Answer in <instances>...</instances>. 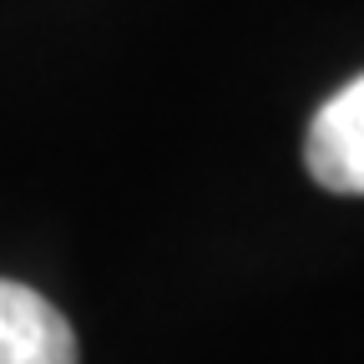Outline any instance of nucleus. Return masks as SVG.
<instances>
[{"label": "nucleus", "instance_id": "f257e3e1", "mask_svg": "<svg viewBox=\"0 0 364 364\" xmlns=\"http://www.w3.org/2000/svg\"><path fill=\"white\" fill-rule=\"evenodd\" d=\"M304 162L318 188L364 198V76H354L318 107V117L309 122Z\"/></svg>", "mask_w": 364, "mask_h": 364}, {"label": "nucleus", "instance_id": "f03ea898", "mask_svg": "<svg viewBox=\"0 0 364 364\" xmlns=\"http://www.w3.org/2000/svg\"><path fill=\"white\" fill-rule=\"evenodd\" d=\"M76 334L66 314L36 289L0 279V364H76Z\"/></svg>", "mask_w": 364, "mask_h": 364}]
</instances>
